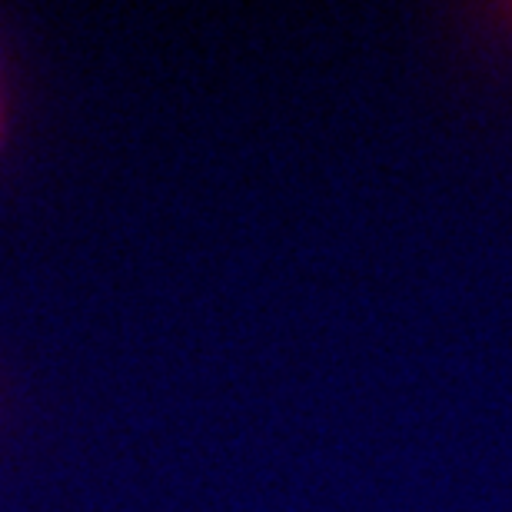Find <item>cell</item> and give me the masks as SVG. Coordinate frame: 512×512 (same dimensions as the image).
Returning a JSON list of instances; mask_svg holds the SVG:
<instances>
[{
    "mask_svg": "<svg viewBox=\"0 0 512 512\" xmlns=\"http://www.w3.org/2000/svg\"><path fill=\"white\" fill-rule=\"evenodd\" d=\"M0 140H4V120H0Z\"/></svg>",
    "mask_w": 512,
    "mask_h": 512,
    "instance_id": "obj_1",
    "label": "cell"
}]
</instances>
